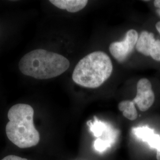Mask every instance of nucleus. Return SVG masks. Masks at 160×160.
Returning a JSON list of instances; mask_svg holds the SVG:
<instances>
[{
	"instance_id": "nucleus-2",
	"label": "nucleus",
	"mask_w": 160,
	"mask_h": 160,
	"mask_svg": "<svg viewBox=\"0 0 160 160\" xmlns=\"http://www.w3.org/2000/svg\"><path fill=\"white\" fill-rule=\"evenodd\" d=\"M69 65L68 59L62 55L45 49H36L23 56L18 68L26 76L46 80L62 74Z\"/></svg>"
},
{
	"instance_id": "nucleus-5",
	"label": "nucleus",
	"mask_w": 160,
	"mask_h": 160,
	"mask_svg": "<svg viewBox=\"0 0 160 160\" xmlns=\"http://www.w3.org/2000/svg\"><path fill=\"white\" fill-rule=\"evenodd\" d=\"M136 49L145 56L151 57L160 62V40L155 39L154 35L147 31H143L138 37Z\"/></svg>"
},
{
	"instance_id": "nucleus-13",
	"label": "nucleus",
	"mask_w": 160,
	"mask_h": 160,
	"mask_svg": "<svg viewBox=\"0 0 160 160\" xmlns=\"http://www.w3.org/2000/svg\"><path fill=\"white\" fill-rule=\"evenodd\" d=\"M155 7L157 8V13L160 17V0H155L154 1Z\"/></svg>"
},
{
	"instance_id": "nucleus-6",
	"label": "nucleus",
	"mask_w": 160,
	"mask_h": 160,
	"mask_svg": "<svg viewBox=\"0 0 160 160\" xmlns=\"http://www.w3.org/2000/svg\"><path fill=\"white\" fill-rule=\"evenodd\" d=\"M154 92L152 84L147 78H141L137 83V96L132 100L141 112L148 110L154 104Z\"/></svg>"
},
{
	"instance_id": "nucleus-7",
	"label": "nucleus",
	"mask_w": 160,
	"mask_h": 160,
	"mask_svg": "<svg viewBox=\"0 0 160 160\" xmlns=\"http://www.w3.org/2000/svg\"><path fill=\"white\" fill-rule=\"evenodd\" d=\"M133 132L136 137L148 143L152 148L160 149V136L155 133L154 131L148 126L134 128Z\"/></svg>"
},
{
	"instance_id": "nucleus-3",
	"label": "nucleus",
	"mask_w": 160,
	"mask_h": 160,
	"mask_svg": "<svg viewBox=\"0 0 160 160\" xmlns=\"http://www.w3.org/2000/svg\"><path fill=\"white\" fill-rule=\"evenodd\" d=\"M113 71V64L108 54L95 51L82 58L76 65L72 80L80 86L96 88L109 78Z\"/></svg>"
},
{
	"instance_id": "nucleus-15",
	"label": "nucleus",
	"mask_w": 160,
	"mask_h": 160,
	"mask_svg": "<svg viewBox=\"0 0 160 160\" xmlns=\"http://www.w3.org/2000/svg\"><path fill=\"white\" fill-rule=\"evenodd\" d=\"M157 160H160V149L157 151Z\"/></svg>"
},
{
	"instance_id": "nucleus-14",
	"label": "nucleus",
	"mask_w": 160,
	"mask_h": 160,
	"mask_svg": "<svg viewBox=\"0 0 160 160\" xmlns=\"http://www.w3.org/2000/svg\"><path fill=\"white\" fill-rule=\"evenodd\" d=\"M155 28H156V29L157 30V31L158 32V33L160 34V21L156 23Z\"/></svg>"
},
{
	"instance_id": "nucleus-9",
	"label": "nucleus",
	"mask_w": 160,
	"mask_h": 160,
	"mask_svg": "<svg viewBox=\"0 0 160 160\" xmlns=\"http://www.w3.org/2000/svg\"><path fill=\"white\" fill-rule=\"evenodd\" d=\"M118 109L122 112L123 116L129 120H135L138 118L137 110L133 101L124 100L121 102L118 105Z\"/></svg>"
},
{
	"instance_id": "nucleus-12",
	"label": "nucleus",
	"mask_w": 160,
	"mask_h": 160,
	"mask_svg": "<svg viewBox=\"0 0 160 160\" xmlns=\"http://www.w3.org/2000/svg\"><path fill=\"white\" fill-rule=\"evenodd\" d=\"M1 160H30L24 158H22L20 157H18L17 155H7L4 158H2Z\"/></svg>"
},
{
	"instance_id": "nucleus-4",
	"label": "nucleus",
	"mask_w": 160,
	"mask_h": 160,
	"mask_svg": "<svg viewBox=\"0 0 160 160\" xmlns=\"http://www.w3.org/2000/svg\"><path fill=\"white\" fill-rule=\"evenodd\" d=\"M138 33L134 29H131L126 32L125 39L122 41L112 43L109 46V51L112 55L119 62H124L130 55L138 39Z\"/></svg>"
},
{
	"instance_id": "nucleus-10",
	"label": "nucleus",
	"mask_w": 160,
	"mask_h": 160,
	"mask_svg": "<svg viewBox=\"0 0 160 160\" xmlns=\"http://www.w3.org/2000/svg\"><path fill=\"white\" fill-rule=\"evenodd\" d=\"M87 124L90 126L91 131L96 137H100L103 134L106 133L111 129L110 127L106 125V123L101 121L97 120L96 118L94 122H91L89 121Z\"/></svg>"
},
{
	"instance_id": "nucleus-11",
	"label": "nucleus",
	"mask_w": 160,
	"mask_h": 160,
	"mask_svg": "<svg viewBox=\"0 0 160 160\" xmlns=\"http://www.w3.org/2000/svg\"><path fill=\"white\" fill-rule=\"evenodd\" d=\"M110 146L109 143L103 141L101 139H97L94 142V147L97 151H102L103 150L106 149Z\"/></svg>"
},
{
	"instance_id": "nucleus-8",
	"label": "nucleus",
	"mask_w": 160,
	"mask_h": 160,
	"mask_svg": "<svg viewBox=\"0 0 160 160\" xmlns=\"http://www.w3.org/2000/svg\"><path fill=\"white\" fill-rule=\"evenodd\" d=\"M53 5L69 12H76L82 10L87 4V0H51Z\"/></svg>"
},
{
	"instance_id": "nucleus-1",
	"label": "nucleus",
	"mask_w": 160,
	"mask_h": 160,
	"mask_svg": "<svg viewBox=\"0 0 160 160\" xmlns=\"http://www.w3.org/2000/svg\"><path fill=\"white\" fill-rule=\"evenodd\" d=\"M33 108L23 103L14 105L8 112L6 135L18 148H31L40 141V134L33 123Z\"/></svg>"
}]
</instances>
